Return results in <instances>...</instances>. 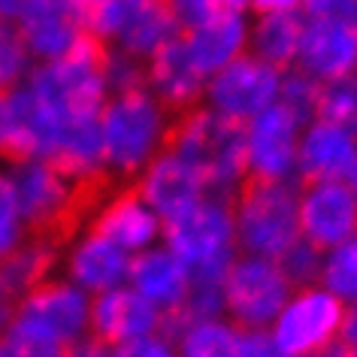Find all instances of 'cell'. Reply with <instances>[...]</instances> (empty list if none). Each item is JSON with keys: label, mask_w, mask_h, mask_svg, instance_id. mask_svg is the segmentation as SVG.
I'll return each instance as SVG.
<instances>
[{"label": "cell", "mask_w": 357, "mask_h": 357, "mask_svg": "<svg viewBox=\"0 0 357 357\" xmlns=\"http://www.w3.org/2000/svg\"><path fill=\"white\" fill-rule=\"evenodd\" d=\"M176 112L167 109L146 85L112 91L100 106V128L106 182H133L169 146Z\"/></svg>", "instance_id": "1"}, {"label": "cell", "mask_w": 357, "mask_h": 357, "mask_svg": "<svg viewBox=\"0 0 357 357\" xmlns=\"http://www.w3.org/2000/svg\"><path fill=\"white\" fill-rule=\"evenodd\" d=\"M169 149L197 169L209 194L234 197L248 182L243 124L212 112L203 103L176 115Z\"/></svg>", "instance_id": "2"}, {"label": "cell", "mask_w": 357, "mask_h": 357, "mask_svg": "<svg viewBox=\"0 0 357 357\" xmlns=\"http://www.w3.org/2000/svg\"><path fill=\"white\" fill-rule=\"evenodd\" d=\"M164 245L188 266L191 282L221 284L227 266L239 255L230 197L206 194L182 215L164 221Z\"/></svg>", "instance_id": "3"}, {"label": "cell", "mask_w": 357, "mask_h": 357, "mask_svg": "<svg viewBox=\"0 0 357 357\" xmlns=\"http://www.w3.org/2000/svg\"><path fill=\"white\" fill-rule=\"evenodd\" d=\"M3 167L31 234L64 236L82 221L91 191L49 158H6Z\"/></svg>", "instance_id": "4"}, {"label": "cell", "mask_w": 357, "mask_h": 357, "mask_svg": "<svg viewBox=\"0 0 357 357\" xmlns=\"http://www.w3.org/2000/svg\"><path fill=\"white\" fill-rule=\"evenodd\" d=\"M297 197H300V182L248 178L243 188L230 197L239 252L279 257L291 243H297L300 239Z\"/></svg>", "instance_id": "5"}, {"label": "cell", "mask_w": 357, "mask_h": 357, "mask_svg": "<svg viewBox=\"0 0 357 357\" xmlns=\"http://www.w3.org/2000/svg\"><path fill=\"white\" fill-rule=\"evenodd\" d=\"M294 291L275 257L239 252L221 279L225 315L243 330H270Z\"/></svg>", "instance_id": "6"}, {"label": "cell", "mask_w": 357, "mask_h": 357, "mask_svg": "<svg viewBox=\"0 0 357 357\" xmlns=\"http://www.w3.org/2000/svg\"><path fill=\"white\" fill-rule=\"evenodd\" d=\"M348 306L324 284L312 282L291 291L288 303L270 324V333L291 357H312L339 348Z\"/></svg>", "instance_id": "7"}, {"label": "cell", "mask_w": 357, "mask_h": 357, "mask_svg": "<svg viewBox=\"0 0 357 357\" xmlns=\"http://www.w3.org/2000/svg\"><path fill=\"white\" fill-rule=\"evenodd\" d=\"M79 225L103 234L128 255H137L164 239V218L142 200L130 182H106L91 191Z\"/></svg>", "instance_id": "8"}, {"label": "cell", "mask_w": 357, "mask_h": 357, "mask_svg": "<svg viewBox=\"0 0 357 357\" xmlns=\"http://www.w3.org/2000/svg\"><path fill=\"white\" fill-rule=\"evenodd\" d=\"M178 33L182 24L176 22L167 0H109L91 40L106 49H119L139 61H149Z\"/></svg>", "instance_id": "9"}, {"label": "cell", "mask_w": 357, "mask_h": 357, "mask_svg": "<svg viewBox=\"0 0 357 357\" xmlns=\"http://www.w3.org/2000/svg\"><path fill=\"white\" fill-rule=\"evenodd\" d=\"M282 76L284 70L245 52L209 76L206 91H203V106H209L212 112L225 115L230 121L245 124L279 100Z\"/></svg>", "instance_id": "10"}, {"label": "cell", "mask_w": 357, "mask_h": 357, "mask_svg": "<svg viewBox=\"0 0 357 357\" xmlns=\"http://www.w3.org/2000/svg\"><path fill=\"white\" fill-rule=\"evenodd\" d=\"M303 121L282 100L243 124L248 178L261 182H297V146Z\"/></svg>", "instance_id": "11"}, {"label": "cell", "mask_w": 357, "mask_h": 357, "mask_svg": "<svg viewBox=\"0 0 357 357\" xmlns=\"http://www.w3.org/2000/svg\"><path fill=\"white\" fill-rule=\"evenodd\" d=\"M15 321L49 336L52 342L70 345L91 330V294L55 273L19 300Z\"/></svg>", "instance_id": "12"}, {"label": "cell", "mask_w": 357, "mask_h": 357, "mask_svg": "<svg viewBox=\"0 0 357 357\" xmlns=\"http://www.w3.org/2000/svg\"><path fill=\"white\" fill-rule=\"evenodd\" d=\"M58 273L94 297L128 282L130 255L88 225H76L61 236Z\"/></svg>", "instance_id": "13"}, {"label": "cell", "mask_w": 357, "mask_h": 357, "mask_svg": "<svg viewBox=\"0 0 357 357\" xmlns=\"http://www.w3.org/2000/svg\"><path fill=\"white\" fill-rule=\"evenodd\" d=\"M300 236L321 252L357 236V194L345 178L300 182Z\"/></svg>", "instance_id": "14"}, {"label": "cell", "mask_w": 357, "mask_h": 357, "mask_svg": "<svg viewBox=\"0 0 357 357\" xmlns=\"http://www.w3.org/2000/svg\"><path fill=\"white\" fill-rule=\"evenodd\" d=\"M294 67L318 85L357 73V22L354 19H306Z\"/></svg>", "instance_id": "15"}, {"label": "cell", "mask_w": 357, "mask_h": 357, "mask_svg": "<svg viewBox=\"0 0 357 357\" xmlns=\"http://www.w3.org/2000/svg\"><path fill=\"white\" fill-rule=\"evenodd\" d=\"M357 160V128L327 115H312L300 130L297 182L345 178Z\"/></svg>", "instance_id": "16"}, {"label": "cell", "mask_w": 357, "mask_h": 357, "mask_svg": "<svg viewBox=\"0 0 357 357\" xmlns=\"http://www.w3.org/2000/svg\"><path fill=\"white\" fill-rule=\"evenodd\" d=\"M130 185L164 221L182 215L185 209H191L194 203L209 194L203 178L197 176V169L169 146L149 167H142V173Z\"/></svg>", "instance_id": "17"}, {"label": "cell", "mask_w": 357, "mask_h": 357, "mask_svg": "<svg viewBox=\"0 0 357 357\" xmlns=\"http://www.w3.org/2000/svg\"><path fill=\"white\" fill-rule=\"evenodd\" d=\"M142 82L167 109H173L178 115L203 103V91H206L209 76L197 67V61L191 58L182 33H178V37H173L164 49H158L146 61V79Z\"/></svg>", "instance_id": "18"}, {"label": "cell", "mask_w": 357, "mask_h": 357, "mask_svg": "<svg viewBox=\"0 0 357 357\" xmlns=\"http://www.w3.org/2000/svg\"><path fill=\"white\" fill-rule=\"evenodd\" d=\"M155 330H164V312L151 306L128 282L91 297V330L88 333L103 339L106 345L115 348L137 336L155 333Z\"/></svg>", "instance_id": "19"}, {"label": "cell", "mask_w": 357, "mask_h": 357, "mask_svg": "<svg viewBox=\"0 0 357 357\" xmlns=\"http://www.w3.org/2000/svg\"><path fill=\"white\" fill-rule=\"evenodd\" d=\"M248 24H252V13L234 10V6H221L203 22L182 28V40L188 46L191 58L206 76L215 70L227 67L230 61L248 52Z\"/></svg>", "instance_id": "20"}, {"label": "cell", "mask_w": 357, "mask_h": 357, "mask_svg": "<svg viewBox=\"0 0 357 357\" xmlns=\"http://www.w3.org/2000/svg\"><path fill=\"white\" fill-rule=\"evenodd\" d=\"M128 284L133 291H139L142 297L155 309L164 312V318H167L182 309V303L188 300L191 273H188V266L176 257L173 248H167L164 239H160L158 245L130 255Z\"/></svg>", "instance_id": "21"}, {"label": "cell", "mask_w": 357, "mask_h": 357, "mask_svg": "<svg viewBox=\"0 0 357 357\" xmlns=\"http://www.w3.org/2000/svg\"><path fill=\"white\" fill-rule=\"evenodd\" d=\"M61 266V236L31 234L19 248L0 257V294L19 303L37 284L58 273Z\"/></svg>", "instance_id": "22"}, {"label": "cell", "mask_w": 357, "mask_h": 357, "mask_svg": "<svg viewBox=\"0 0 357 357\" xmlns=\"http://www.w3.org/2000/svg\"><path fill=\"white\" fill-rule=\"evenodd\" d=\"M303 28H306L303 13H252L248 52L279 70H291L300 52Z\"/></svg>", "instance_id": "23"}, {"label": "cell", "mask_w": 357, "mask_h": 357, "mask_svg": "<svg viewBox=\"0 0 357 357\" xmlns=\"http://www.w3.org/2000/svg\"><path fill=\"white\" fill-rule=\"evenodd\" d=\"M164 330L176 339L178 357H239L243 327L227 315L167 321Z\"/></svg>", "instance_id": "24"}, {"label": "cell", "mask_w": 357, "mask_h": 357, "mask_svg": "<svg viewBox=\"0 0 357 357\" xmlns=\"http://www.w3.org/2000/svg\"><path fill=\"white\" fill-rule=\"evenodd\" d=\"M19 31H22V40L31 52L33 64H37V61H55L61 55H67L70 49H76L79 43L85 40V31L79 28L76 19L58 0H52L49 6L33 13L28 22H22Z\"/></svg>", "instance_id": "25"}, {"label": "cell", "mask_w": 357, "mask_h": 357, "mask_svg": "<svg viewBox=\"0 0 357 357\" xmlns=\"http://www.w3.org/2000/svg\"><path fill=\"white\" fill-rule=\"evenodd\" d=\"M318 284H324L345 306H357V236L327 248L321 257Z\"/></svg>", "instance_id": "26"}, {"label": "cell", "mask_w": 357, "mask_h": 357, "mask_svg": "<svg viewBox=\"0 0 357 357\" xmlns=\"http://www.w3.org/2000/svg\"><path fill=\"white\" fill-rule=\"evenodd\" d=\"M31 67L33 58L22 40V31L10 22H0V94L19 85Z\"/></svg>", "instance_id": "27"}, {"label": "cell", "mask_w": 357, "mask_h": 357, "mask_svg": "<svg viewBox=\"0 0 357 357\" xmlns=\"http://www.w3.org/2000/svg\"><path fill=\"white\" fill-rule=\"evenodd\" d=\"M28 236H31V227L22 215L19 200H15L6 167L0 164V257H6L13 248H19Z\"/></svg>", "instance_id": "28"}, {"label": "cell", "mask_w": 357, "mask_h": 357, "mask_svg": "<svg viewBox=\"0 0 357 357\" xmlns=\"http://www.w3.org/2000/svg\"><path fill=\"white\" fill-rule=\"evenodd\" d=\"M64 345L52 342L49 336L31 330L28 324L13 318V324L6 327V333L0 336V357H61Z\"/></svg>", "instance_id": "29"}, {"label": "cell", "mask_w": 357, "mask_h": 357, "mask_svg": "<svg viewBox=\"0 0 357 357\" xmlns=\"http://www.w3.org/2000/svg\"><path fill=\"white\" fill-rule=\"evenodd\" d=\"M318 115H327V119H336L357 128V73L321 85Z\"/></svg>", "instance_id": "30"}, {"label": "cell", "mask_w": 357, "mask_h": 357, "mask_svg": "<svg viewBox=\"0 0 357 357\" xmlns=\"http://www.w3.org/2000/svg\"><path fill=\"white\" fill-rule=\"evenodd\" d=\"M318 97H321V85L315 82V79L306 76L297 67L284 70L279 100L288 106V109L297 112L303 121H309L312 115H318Z\"/></svg>", "instance_id": "31"}, {"label": "cell", "mask_w": 357, "mask_h": 357, "mask_svg": "<svg viewBox=\"0 0 357 357\" xmlns=\"http://www.w3.org/2000/svg\"><path fill=\"white\" fill-rule=\"evenodd\" d=\"M321 257H324V252H321V248H315L312 243H306V239L300 236L297 243H291L279 257H275V261H279V266L284 270V275L291 279L294 288H300V284L318 282Z\"/></svg>", "instance_id": "32"}, {"label": "cell", "mask_w": 357, "mask_h": 357, "mask_svg": "<svg viewBox=\"0 0 357 357\" xmlns=\"http://www.w3.org/2000/svg\"><path fill=\"white\" fill-rule=\"evenodd\" d=\"M103 76H106V88L112 91H128V88L146 85V61L128 55L119 49H106L103 46Z\"/></svg>", "instance_id": "33"}, {"label": "cell", "mask_w": 357, "mask_h": 357, "mask_svg": "<svg viewBox=\"0 0 357 357\" xmlns=\"http://www.w3.org/2000/svg\"><path fill=\"white\" fill-rule=\"evenodd\" d=\"M112 357H178V348H176V339L167 330H155V333L115 345Z\"/></svg>", "instance_id": "34"}, {"label": "cell", "mask_w": 357, "mask_h": 357, "mask_svg": "<svg viewBox=\"0 0 357 357\" xmlns=\"http://www.w3.org/2000/svg\"><path fill=\"white\" fill-rule=\"evenodd\" d=\"M239 357H291L270 330H243Z\"/></svg>", "instance_id": "35"}, {"label": "cell", "mask_w": 357, "mask_h": 357, "mask_svg": "<svg viewBox=\"0 0 357 357\" xmlns=\"http://www.w3.org/2000/svg\"><path fill=\"white\" fill-rule=\"evenodd\" d=\"M167 6L173 10L176 22L182 24V28H191V24L203 22L206 15H212L215 10H221V0H167Z\"/></svg>", "instance_id": "36"}, {"label": "cell", "mask_w": 357, "mask_h": 357, "mask_svg": "<svg viewBox=\"0 0 357 357\" xmlns=\"http://www.w3.org/2000/svg\"><path fill=\"white\" fill-rule=\"evenodd\" d=\"M64 10L73 15L76 24L85 31V37H91L94 28H97V22H100V15L106 10V3L109 0H58Z\"/></svg>", "instance_id": "37"}, {"label": "cell", "mask_w": 357, "mask_h": 357, "mask_svg": "<svg viewBox=\"0 0 357 357\" xmlns=\"http://www.w3.org/2000/svg\"><path fill=\"white\" fill-rule=\"evenodd\" d=\"M306 19H354L357 0H303Z\"/></svg>", "instance_id": "38"}, {"label": "cell", "mask_w": 357, "mask_h": 357, "mask_svg": "<svg viewBox=\"0 0 357 357\" xmlns=\"http://www.w3.org/2000/svg\"><path fill=\"white\" fill-rule=\"evenodd\" d=\"M49 3L52 0H0V22H10L19 28L22 22H28L33 13H40Z\"/></svg>", "instance_id": "39"}, {"label": "cell", "mask_w": 357, "mask_h": 357, "mask_svg": "<svg viewBox=\"0 0 357 357\" xmlns=\"http://www.w3.org/2000/svg\"><path fill=\"white\" fill-rule=\"evenodd\" d=\"M61 357H112V345H106L103 339H97L91 333L73 339L70 345H64Z\"/></svg>", "instance_id": "40"}, {"label": "cell", "mask_w": 357, "mask_h": 357, "mask_svg": "<svg viewBox=\"0 0 357 357\" xmlns=\"http://www.w3.org/2000/svg\"><path fill=\"white\" fill-rule=\"evenodd\" d=\"M248 13H303V0H252Z\"/></svg>", "instance_id": "41"}, {"label": "cell", "mask_w": 357, "mask_h": 357, "mask_svg": "<svg viewBox=\"0 0 357 357\" xmlns=\"http://www.w3.org/2000/svg\"><path fill=\"white\" fill-rule=\"evenodd\" d=\"M351 345H357V306H348L345 324H342V339H339V348H351Z\"/></svg>", "instance_id": "42"}, {"label": "cell", "mask_w": 357, "mask_h": 357, "mask_svg": "<svg viewBox=\"0 0 357 357\" xmlns=\"http://www.w3.org/2000/svg\"><path fill=\"white\" fill-rule=\"evenodd\" d=\"M15 306H19V303H13L10 297H3V294H0V336H3V333H6V327L13 324Z\"/></svg>", "instance_id": "43"}, {"label": "cell", "mask_w": 357, "mask_h": 357, "mask_svg": "<svg viewBox=\"0 0 357 357\" xmlns=\"http://www.w3.org/2000/svg\"><path fill=\"white\" fill-rule=\"evenodd\" d=\"M345 182H348V188H351V191L357 194V160L351 164V169H348V173H345Z\"/></svg>", "instance_id": "44"}, {"label": "cell", "mask_w": 357, "mask_h": 357, "mask_svg": "<svg viewBox=\"0 0 357 357\" xmlns=\"http://www.w3.org/2000/svg\"><path fill=\"white\" fill-rule=\"evenodd\" d=\"M225 6H234V10H252V0H221Z\"/></svg>", "instance_id": "45"}, {"label": "cell", "mask_w": 357, "mask_h": 357, "mask_svg": "<svg viewBox=\"0 0 357 357\" xmlns=\"http://www.w3.org/2000/svg\"><path fill=\"white\" fill-rule=\"evenodd\" d=\"M6 160V139H3V115H0V164Z\"/></svg>", "instance_id": "46"}, {"label": "cell", "mask_w": 357, "mask_h": 357, "mask_svg": "<svg viewBox=\"0 0 357 357\" xmlns=\"http://www.w3.org/2000/svg\"><path fill=\"white\" fill-rule=\"evenodd\" d=\"M312 357H342V348H333V351H324V354H312Z\"/></svg>", "instance_id": "47"}, {"label": "cell", "mask_w": 357, "mask_h": 357, "mask_svg": "<svg viewBox=\"0 0 357 357\" xmlns=\"http://www.w3.org/2000/svg\"><path fill=\"white\" fill-rule=\"evenodd\" d=\"M342 357H357V345H351V348H342Z\"/></svg>", "instance_id": "48"}, {"label": "cell", "mask_w": 357, "mask_h": 357, "mask_svg": "<svg viewBox=\"0 0 357 357\" xmlns=\"http://www.w3.org/2000/svg\"><path fill=\"white\" fill-rule=\"evenodd\" d=\"M354 22H357V15H354Z\"/></svg>", "instance_id": "49"}]
</instances>
